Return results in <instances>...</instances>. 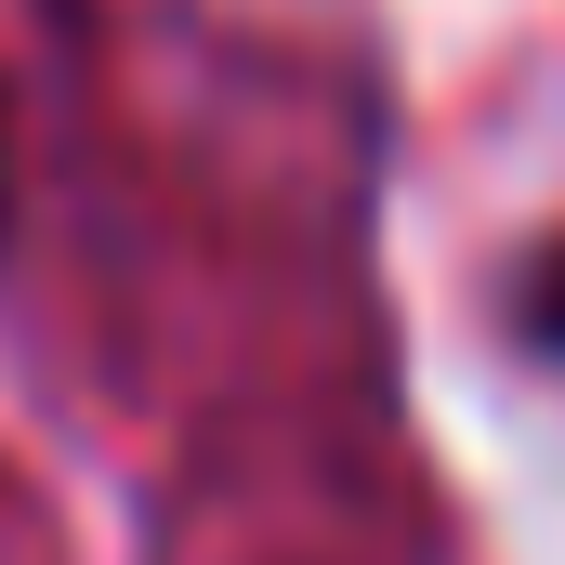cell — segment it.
I'll return each mask as SVG.
<instances>
[{
  "label": "cell",
  "instance_id": "obj_1",
  "mask_svg": "<svg viewBox=\"0 0 565 565\" xmlns=\"http://www.w3.org/2000/svg\"><path fill=\"white\" fill-rule=\"evenodd\" d=\"M513 342H526L540 369H565V237L526 264V289H513Z\"/></svg>",
  "mask_w": 565,
  "mask_h": 565
},
{
  "label": "cell",
  "instance_id": "obj_2",
  "mask_svg": "<svg viewBox=\"0 0 565 565\" xmlns=\"http://www.w3.org/2000/svg\"><path fill=\"white\" fill-rule=\"evenodd\" d=\"M0 237H13V171H0Z\"/></svg>",
  "mask_w": 565,
  "mask_h": 565
}]
</instances>
